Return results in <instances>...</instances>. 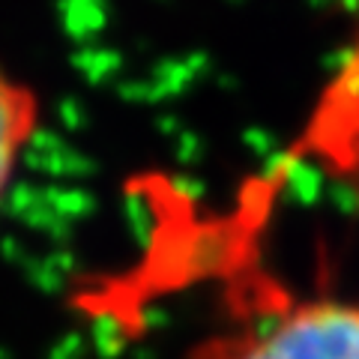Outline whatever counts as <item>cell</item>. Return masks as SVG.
<instances>
[{
    "instance_id": "obj_2",
    "label": "cell",
    "mask_w": 359,
    "mask_h": 359,
    "mask_svg": "<svg viewBox=\"0 0 359 359\" xmlns=\"http://www.w3.org/2000/svg\"><path fill=\"white\" fill-rule=\"evenodd\" d=\"M42 123L39 93L0 60V204L6 201L21 162Z\"/></svg>"
},
{
    "instance_id": "obj_1",
    "label": "cell",
    "mask_w": 359,
    "mask_h": 359,
    "mask_svg": "<svg viewBox=\"0 0 359 359\" xmlns=\"http://www.w3.org/2000/svg\"><path fill=\"white\" fill-rule=\"evenodd\" d=\"M186 359H359V302L306 299L210 335Z\"/></svg>"
}]
</instances>
